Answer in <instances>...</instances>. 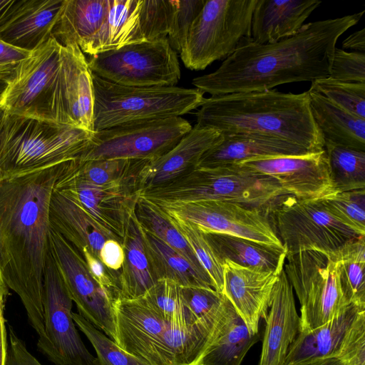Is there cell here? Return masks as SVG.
Listing matches in <instances>:
<instances>
[{
	"label": "cell",
	"instance_id": "cell-1",
	"mask_svg": "<svg viewBox=\"0 0 365 365\" xmlns=\"http://www.w3.org/2000/svg\"><path fill=\"white\" fill-rule=\"evenodd\" d=\"M364 14L309 22L294 36L274 43L246 41L216 71L193 78L192 84L203 93L220 96L329 77L339 38Z\"/></svg>",
	"mask_w": 365,
	"mask_h": 365
},
{
	"label": "cell",
	"instance_id": "cell-2",
	"mask_svg": "<svg viewBox=\"0 0 365 365\" xmlns=\"http://www.w3.org/2000/svg\"><path fill=\"white\" fill-rule=\"evenodd\" d=\"M66 163V162H65ZM63 163L0 182V263L38 336L44 331L43 273L51 246L49 205Z\"/></svg>",
	"mask_w": 365,
	"mask_h": 365
},
{
	"label": "cell",
	"instance_id": "cell-3",
	"mask_svg": "<svg viewBox=\"0 0 365 365\" xmlns=\"http://www.w3.org/2000/svg\"><path fill=\"white\" fill-rule=\"evenodd\" d=\"M196 113L197 128L220 134L256 133L282 138L312 153L324 150L312 118L308 91L265 90L211 96Z\"/></svg>",
	"mask_w": 365,
	"mask_h": 365
},
{
	"label": "cell",
	"instance_id": "cell-4",
	"mask_svg": "<svg viewBox=\"0 0 365 365\" xmlns=\"http://www.w3.org/2000/svg\"><path fill=\"white\" fill-rule=\"evenodd\" d=\"M113 308L114 341L148 365H200L216 327L168 322L139 299H117Z\"/></svg>",
	"mask_w": 365,
	"mask_h": 365
},
{
	"label": "cell",
	"instance_id": "cell-5",
	"mask_svg": "<svg viewBox=\"0 0 365 365\" xmlns=\"http://www.w3.org/2000/svg\"><path fill=\"white\" fill-rule=\"evenodd\" d=\"M92 134L53 121L4 112L0 125L2 179L79 159Z\"/></svg>",
	"mask_w": 365,
	"mask_h": 365
},
{
	"label": "cell",
	"instance_id": "cell-6",
	"mask_svg": "<svg viewBox=\"0 0 365 365\" xmlns=\"http://www.w3.org/2000/svg\"><path fill=\"white\" fill-rule=\"evenodd\" d=\"M287 195L270 176L236 164L197 167L169 183L140 194L157 203L230 201L269 215Z\"/></svg>",
	"mask_w": 365,
	"mask_h": 365
},
{
	"label": "cell",
	"instance_id": "cell-7",
	"mask_svg": "<svg viewBox=\"0 0 365 365\" xmlns=\"http://www.w3.org/2000/svg\"><path fill=\"white\" fill-rule=\"evenodd\" d=\"M92 79L93 132L134 121L180 117L205 99L197 88L125 86L93 73Z\"/></svg>",
	"mask_w": 365,
	"mask_h": 365
},
{
	"label": "cell",
	"instance_id": "cell-8",
	"mask_svg": "<svg viewBox=\"0 0 365 365\" xmlns=\"http://www.w3.org/2000/svg\"><path fill=\"white\" fill-rule=\"evenodd\" d=\"M257 0H206L194 21L181 49L184 65L204 70L227 58L243 42L250 40Z\"/></svg>",
	"mask_w": 365,
	"mask_h": 365
},
{
	"label": "cell",
	"instance_id": "cell-9",
	"mask_svg": "<svg viewBox=\"0 0 365 365\" xmlns=\"http://www.w3.org/2000/svg\"><path fill=\"white\" fill-rule=\"evenodd\" d=\"M284 270L300 304L299 331L318 328L342 314V294L335 253L301 251L287 255Z\"/></svg>",
	"mask_w": 365,
	"mask_h": 365
},
{
	"label": "cell",
	"instance_id": "cell-10",
	"mask_svg": "<svg viewBox=\"0 0 365 365\" xmlns=\"http://www.w3.org/2000/svg\"><path fill=\"white\" fill-rule=\"evenodd\" d=\"M88 63L100 78L130 87L175 86L181 74L177 53L168 37L89 56Z\"/></svg>",
	"mask_w": 365,
	"mask_h": 365
},
{
	"label": "cell",
	"instance_id": "cell-11",
	"mask_svg": "<svg viewBox=\"0 0 365 365\" xmlns=\"http://www.w3.org/2000/svg\"><path fill=\"white\" fill-rule=\"evenodd\" d=\"M269 217L287 255L301 251L335 253L361 236L331 216L319 199L287 195Z\"/></svg>",
	"mask_w": 365,
	"mask_h": 365
},
{
	"label": "cell",
	"instance_id": "cell-12",
	"mask_svg": "<svg viewBox=\"0 0 365 365\" xmlns=\"http://www.w3.org/2000/svg\"><path fill=\"white\" fill-rule=\"evenodd\" d=\"M191 129L180 116L118 125L93 132L79 160H152L172 149Z\"/></svg>",
	"mask_w": 365,
	"mask_h": 365
},
{
	"label": "cell",
	"instance_id": "cell-13",
	"mask_svg": "<svg viewBox=\"0 0 365 365\" xmlns=\"http://www.w3.org/2000/svg\"><path fill=\"white\" fill-rule=\"evenodd\" d=\"M73 301L51 250L46 256L43 273L44 331L37 348L56 365H95L72 317Z\"/></svg>",
	"mask_w": 365,
	"mask_h": 365
},
{
	"label": "cell",
	"instance_id": "cell-14",
	"mask_svg": "<svg viewBox=\"0 0 365 365\" xmlns=\"http://www.w3.org/2000/svg\"><path fill=\"white\" fill-rule=\"evenodd\" d=\"M61 47L50 37L21 63L0 96L4 113L52 121L51 98Z\"/></svg>",
	"mask_w": 365,
	"mask_h": 365
},
{
	"label": "cell",
	"instance_id": "cell-15",
	"mask_svg": "<svg viewBox=\"0 0 365 365\" xmlns=\"http://www.w3.org/2000/svg\"><path fill=\"white\" fill-rule=\"evenodd\" d=\"M155 203L168 215L187 220L202 232L230 235L283 247L269 215L259 210L224 200Z\"/></svg>",
	"mask_w": 365,
	"mask_h": 365
},
{
	"label": "cell",
	"instance_id": "cell-16",
	"mask_svg": "<svg viewBox=\"0 0 365 365\" xmlns=\"http://www.w3.org/2000/svg\"><path fill=\"white\" fill-rule=\"evenodd\" d=\"M66 163L53 190L78 203L123 244L140 195L138 182L96 185L67 173Z\"/></svg>",
	"mask_w": 365,
	"mask_h": 365
},
{
	"label": "cell",
	"instance_id": "cell-17",
	"mask_svg": "<svg viewBox=\"0 0 365 365\" xmlns=\"http://www.w3.org/2000/svg\"><path fill=\"white\" fill-rule=\"evenodd\" d=\"M50 240L53 255L78 314L114 341L113 300L91 276L82 255L51 227Z\"/></svg>",
	"mask_w": 365,
	"mask_h": 365
},
{
	"label": "cell",
	"instance_id": "cell-18",
	"mask_svg": "<svg viewBox=\"0 0 365 365\" xmlns=\"http://www.w3.org/2000/svg\"><path fill=\"white\" fill-rule=\"evenodd\" d=\"M93 106L88 59L76 43L61 45L51 98L52 121L93 133Z\"/></svg>",
	"mask_w": 365,
	"mask_h": 365
},
{
	"label": "cell",
	"instance_id": "cell-19",
	"mask_svg": "<svg viewBox=\"0 0 365 365\" xmlns=\"http://www.w3.org/2000/svg\"><path fill=\"white\" fill-rule=\"evenodd\" d=\"M236 165L270 176L287 195L299 199H320L334 192L324 149L300 155L255 158Z\"/></svg>",
	"mask_w": 365,
	"mask_h": 365
},
{
	"label": "cell",
	"instance_id": "cell-20",
	"mask_svg": "<svg viewBox=\"0 0 365 365\" xmlns=\"http://www.w3.org/2000/svg\"><path fill=\"white\" fill-rule=\"evenodd\" d=\"M279 274L255 271L229 260L223 262L222 293L252 334L259 333V320L268 314Z\"/></svg>",
	"mask_w": 365,
	"mask_h": 365
},
{
	"label": "cell",
	"instance_id": "cell-21",
	"mask_svg": "<svg viewBox=\"0 0 365 365\" xmlns=\"http://www.w3.org/2000/svg\"><path fill=\"white\" fill-rule=\"evenodd\" d=\"M221 138L222 135L214 129L192 128L172 149L145 163L138 179L140 194L169 183L197 168L202 156Z\"/></svg>",
	"mask_w": 365,
	"mask_h": 365
},
{
	"label": "cell",
	"instance_id": "cell-22",
	"mask_svg": "<svg viewBox=\"0 0 365 365\" xmlns=\"http://www.w3.org/2000/svg\"><path fill=\"white\" fill-rule=\"evenodd\" d=\"M266 322L258 365H284L290 345L299 332L293 289L284 269L278 275Z\"/></svg>",
	"mask_w": 365,
	"mask_h": 365
},
{
	"label": "cell",
	"instance_id": "cell-23",
	"mask_svg": "<svg viewBox=\"0 0 365 365\" xmlns=\"http://www.w3.org/2000/svg\"><path fill=\"white\" fill-rule=\"evenodd\" d=\"M221 140L201 158L197 167L214 168L262 158L300 155L312 152L286 140L256 133L221 134Z\"/></svg>",
	"mask_w": 365,
	"mask_h": 365
},
{
	"label": "cell",
	"instance_id": "cell-24",
	"mask_svg": "<svg viewBox=\"0 0 365 365\" xmlns=\"http://www.w3.org/2000/svg\"><path fill=\"white\" fill-rule=\"evenodd\" d=\"M63 2L64 0H21L0 28V40L32 52L51 37Z\"/></svg>",
	"mask_w": 365,
	"mask_h": 365
},
{
	"label": "cell",
	"instance_id": "cell-25",
	"mask_svg": "<svg viewBox=\"0 0 365 365\" xmlns=\"http://www.w3.org/2000/svg\"><path fill=\"white\" fill-rule=\"evenodd\" d=\"M321 4L318 0H257L251 22V41L274 43L294 36Z\"/></svg>",
	"mask_w": 365,
	"mask_h": 365
},
{
	"label": "cell",
	"instance_id": "cell-26",
	"mask_svg": "<svg viewBox=\"0 0 365 365\" xmlns=\"http://www.w3.org/2000/svg\"><path fill=\"white\" fill-rule=\"evenodd\" d=\"M49 222L51 227L80 253L86 248L99 259L100 251L106 240L118 241L78 203L54 190L49 205Z\"/></svg>",
	"mask_w": 365,
	"mask_h": 365
},
{
	"label": "cell",
	"instance_id": "cell-27",
	"mask_svg": "<svg viewBox=\"0 0 365 365\" xmlns=\"http://www.w3.org/2000/svg\"><path fill=\"white\" fill-rule=\"evenodd\" d=\"M310 110L325 145L365 151V119L331 103L322 95L308 90Z\"/></svg>",
	"mask_w": 365,
	"mask_h": 365
},
{
	"label": "cell",
	"instance_id": "cell-28",
	"mask_svg": "<svg viewBox=\"0 0 365 365\" xmlns=\"http://www.w3.org/2000/svg\"><path fill=\"white\" fill-rule=\"evenodd\" d=\"M259 340L226 298L212 340L200 365H240L248 350Z\"/></svg>",
	"mask_w": 365,
	"mask_h": 365
},
{
	"label": "cell",
	"instance_id": "cell-29",
	"mask_svg": "<svg viewBox=\"0 0 365 365\" xmlns=\"http://www.w3.org/2000/svg\"><path fill=\"white\" fill-rule=\"evenodd\" d=\"M223 264L225 260L264 272L279 274L286 260L287 250L230 235L203 232Z\"/></svg>",
	"mask_w": 365,
	"mask_h": 365
},
{
	"label": "cell",
	"instance_id": "cell-30",
	"mask_svg": "<svg viewBox=\"0 0 365 365\" xmlns=\"http://www.w3.org/2000/svg\"><path fill=\"white\" fill-rule=\"evenodd\" d=\"M350 304L339 317L307 331H299L290 345L284 365L297 361L337 357L345 335L361 311Z\"/></svg>",
	"mask_w": 365,
	"mask_h": 365
},
{
	"label": "cell",
	"instance_id": "cell-31",
	"mask_svg": "<svg viewBox=\"0 0 365 365\" xmlns=\"http://www.w3.org/2000/svg\"><path fill=\"white\" fill-rule=\"evenodd\" d=\"M140 4L141 0H109L102 26L80 48L82 52L93 56L143 41L139 31Z\"/></svg>",
	"mask_w": 365,
	"mask_h": 365
},
{
	"label": "cell",
	"instance_id": "cell-32",
	"mask_svg": "<svg viewBox=\"0 0 365 365\" xmlns=\"http://www.w3.org/2000/svg\"><path fill=\"white\" fill-rule=\"evenodd\" d=\"M108 8L109 0H64L51 37L62 46L82 47L101 29Z\"/></svg>",
	"mask_w": 365,
	"mask_h": 365
},
{
	"label": "cell",
	"instance_id": "cell-33",
	"mask_svg": "<svg viewBox=\"0 0 365 365\" xmlns=\"http://www.w3.org/2000/svg\"><path fill=\"white\" fill-rule=\"evenodd\" d=\"M124 261L119 274L118 299L141 297L156 282L146 255L141 227L131 218L123 242Z\"/></svg>",
	"mask_w": 365,
	"mask_h": 365
},
{
	"label": "cell",
	"instance_id": "cell-34",
	"mask_svg": "<svg viewBox=\"0 0 365 365\" xmlns=\"http://www.w3.org/2000/svg\"><path fill=\"white\" fill-rule=\"evenodd\" d=\"M142 234L146 255L155 281L167 279L180 287L215 289L213 282L207 274L197 271L182 255L156 237L143 229Z\"/></svg>",
	"mask_w": 365,
	"mask_h": 365
},
{
	"label": "cell",
	"instance_id": "cell-35",
	"mask_svg": "<svg viewBox=\"0 0 365 365\" xmlns=\"http://www.w3.org/2000/svg\"><path fill=\"white\" fill-rule=\"evenodd\" d=\"M148 161L135 159H76L66 163L65 170L73 177L96 185L138 182L139 173Z\"/></svg>",
	"mask_w": 365,
	"mask_h": 365
},
{
	"label": "cell",
	"instance_id": "cell-36",
	"mask_svg": "<svg viewBox=\"0 0 365 365\" xmlns=\"http://www.w3.org/2000/svg\"><path fill=\"white\" fill-rule=\"evenodd\" d=\"M135 215L143 230L182 255L197 271L208 275L183 236L156 203L140 196Z\"/></svg>",
	"mask_w": 365,
	"mask_h": 365
},
{
	"label": "cell",
	"instance_id": "cell-37",
	"mask_svg": "<svg viewBox=\"0 0 365 365\" xmlns=\"http://www.w3.org/2000/svg\"><path fill=\"white\" fill-rule=\"evenodd\" d=\"M365 236L344 245L336 256L340 288L347 304L365 308Z\"/></svg>",
	"mask_w": 365,
	"mask_h": 365
},
{
	"label": "cell",
	"instance_id": "cell-38",
	"mask_svg": "<svg viewBox=\"0 0 365 365\" xmlns=\"http://www.w3.org/2000/svg\"><path fill=\"white\" fill-rule=\"evenodd\" d=\"M138 299L168 322L185 327L200 324L215 327L200 321L193 314L185 304L181 287L171 280L156 281L144 295Z\"/></svg>",
	"mask_w": 365,
	"mask_h": 365
},
{
	"label": "cell",
	"instance_id": "cell-39",
	"mask_svg": "<svg viewBox=\"0 0 365 365\" xmlns=\"http://www.w3.org/2000/svg\"><path fill=\"white\" fill-rule=\"evenodd\" d=\"M334 192L365 189V151L325 145Z\"/></svg>",
	"mask_w": 365,
	"mask_h": 365
},
{
	"label": "cell",
	"instance_id": "cell-40",
	"mask_svg": "<svg viewBox=\"0 0 365 365\" xmlns=\"http://www.w3.org/2000/svg\"><path fill=\"white\" fill-rule=\"evenodd\" d=\"M165 214L192 250L200 263L212 279L215 289L222 292L223 264L207 240L205 233L196 225L187 220L169 215L165 212Z\"/></svg>",
	"mask_w": 365,
	"mask_h": 365
},
{
	"label": "cell",
	"instance_id": "cell-41",
	"mask_svg": "<svg viewBox=\"0 0 365 365\" xmlns=\"http://www.w3.org/2000/svg\"><path fill=\"white\" fill-rule=\"evenodd\" d=\"M319 200L335 219L365 236V189L334 192Z\"/></svg>",
	"mask_w": 365,
	"mask_h": 365
},
{
	"label": "cell",
	"instance_id": "cell-42",
	"mask_svg": "<svg viewBox=\"0 0 365 365\" xmlns=\"http://www.w3.org/2000/svg\"><path fill=\"white\" fill-rule=\"evenodd\" d=\"M72 317L96 351L95 365H148L120 347L78 313L73 312Z\"/></svg>",
	"mask_w": 365,
	"mask_h": 365
},
{
	"label": "cell",
	"instance_id": "cell-43",
	"mask_svg": "<svg viewBox=\"0 0 365 365\" xmlns=\"http://www.w3.org/2000/svg\"><path fill=\"white\" fill-rule=\"evenodd\" d=\"M309 89L365 119V83L341 81L329 76L312 81Z\"/></svg>",
	"mask_w": 365,
	"mask_h": 365
},
{
	"label": "cell",
	"instance_id": "cell-44",
	"mask_svg": "<svg viewBox=\"0 0 365 365\" xmlns=\"http://www.w3.org/2000/svg\"><path fill=\"white\" fill-rule=\"evenodd\" d=\"M173 11V0H141L139 31L142 41L167 38Z\"/></svg>",
	"mask_w": 365,
	"mask_h": 365
},
{
	"label": "cell",
	"instance_id": "cell-45",
	"mask_svg": "<svg viewBox=\"0 0 365 365\" xmlns=\"http://www.w3.org/2000/svg\"><path fill=\"white\" fill-rule=\"evenodd\" d=\"M187 307L201 322L215 327L222 312L227 297L212 288L181 287Z\"/></svg>",
	"mask_w": 365,
	"mask_h": 365
},
{
	"label": "cell",
	"instance_id": "cell-46",
	"mask_svg": "<svg viewBox=\"0 0 365 365\" xmlns=\"http://www.w3.org/2000/svg\"><path fill=\"white\" fill-rule=\"evenodd\" d=\"M206 0H173L174 11L168 35L171 47L180 52L188 32Z\"/></svg>",
	"mask_w": 365,
	"mask_h": 365
},
{
	"label": "cell",
	"instance_id": "cell-47",
	"mask_svg": "<svg viewBox=\"0 0 365 365\" xmlns=\"http://www.w3.org/2000/svg\"><path fill=\"white\" fill-rule=\"evenodd\" d=\"M329 77L341 81L365 83V53L335 48Z\"/></svg>",
	"mask_w": 365,
	"mask_h": 365
},
{
	"label": "cell",
	"instance_id": "cell-48",
	"mask_svg": "<svg viewBox=\"0 0 365 365\" xmlns=\"http://www.w3.org/2000/svg\"><path fill=\"white\" fill-rule=\"evenodd\" d=\"M346 365H365V310L347 331L337 356Z\"/></svg>",
	"mask_w": 365,
	"mask_h": 365
},
{
	"label": "cell",
	"instance_id": "cell-49",
	"mask_svg": "<svg viewBox=\"0 0 365 365\" xmlns=\"http://www.w3.org/2000/svg\"><path fill=\"white\" fill-rule=\"evenodd\" d=\"M91 276L108 294L113 302L119 298V274L108 269L88 249L81 252Z\"/></svg>",
	"mask_w": 365,
	"mask_h": 365
},
{
	"label": "cell",
	"instance_id": "cell-50",
	"mask_svg": "<svg viewBox=\"0 0 365 365\" xmlns=\"http://www.w3.org/2000/svg\"><path fill=\"white\" fill-rule=\"evenodd\" d=\"M31 52L0 40V82L8 84L15 77L21 63Z\"/></svg>",
	"mask_w": 365,
	"mask_h": 365
},
{
	"label": "cell",
	"instance_id": "cell-51",
	"mask_svg": "<svg viewBox=\"0 0 365 365\" xmlns=\"http://www.w3.org/2000/svg\"><path fill=\"white\" fill-rule=\"evenodd\" d=\"M4 365H43L27 349L25 342L9 326L8 346Z\"/></svg>",
	"mask_w": 365,
	"mask_h": 365
},
{
	"label": "cell",
	"instance_id": "cell-52",
	"mask_svg": "<svg viewBox=\"0 0 365 365\" xmlns=\"http://www.w3.org/2000/svg\"><path fill=\"white\" fill-rule=\"evenodd\" d=\"M124 257L122 244L114 239L106 240L100 251V260L108 269L116 272H120Z\"/></svg>",
	"mask_w": 365,
	"mask_h": 365
},
{
	"label": "cell",
	"instance_id": "cell-53",
	"mask_svg": "<svg viewBox=\"0 0 365 365\" xmlns=\"http://www.w3.org/2000/svg\"><path fill=\"white\" fill-rule=\"evenodd\" d=\"M8 296L2 295L0 298V365L5 364L8 346V331L6 328L4 317L5 304Z\"/></svg>",
	"mask_w": 365,
	"mask_h": 365
},
{
	"label": "cell",
	"instance_id": "cell-54",
	"mask_svg": "<svg viewBox=\"0 0 365 365\" xmlns=\"http://www.w3.org/2000/svg\"><path fill=\"white\" fill-rule=\"evenodd\" d=\"M342 48L356 52L365 51V28L356 31L346 38L342 42Z\"/></svg>",
	"mask_w": 365,
	"mask_h": 365
},
{
	"label": "cell",
	"instance_id": "cell-55",
	"mask_svg": "<svg viewBox=\"0 0 365 365\" xmlns=\"http://www.w3.org/2000/svg\"><path fill=\"white\" fill-rule=\"evenodd\" d=\"M21 0L0 1V28L8 21Z\"/></svg>",
	"mask_w": 365,
	"mask_h": 365
},
{
	"label": "cell",
	"instance_id": "cell-56",
	"mask_svg": "<svg viewBox=\"0 0 365 365\" xmlns=\"http://www.w3.org/2000/svg\"><path fill=\"white\" fill-rule=\"evenodd\" d=\"M286 365H346V364L338 357H329L304 360Z\"/></svg>",
	"mask_w": 365,
	"mask_h": 365
},
{
	"label": "cell",
	"instance_id": "cell-57",
	"mask_svg": "<svg viewBox=\"0 0 365 365\" xmlns=\"http://www.w3.org/2000/svg\"><path fill=\"white\" fill-rule=\"evenodd\" d=\"M0 293L9 295V287L6 284L0 263Z\"/></svg>",
	"mask_w": 365,
	"mask_h": 365
},
{
	"label": "cell",
	"instance_id": "cell-58",
	"mask_svg": "<svg viewBox=\"0 0 365 365\" xmlns=\"http://www.w3.org/2000/svg\"><path fill=\"white\" fill-rule=\"evenodd\" d=\"M3 115H4V111L0 108V125H1ZM1 180H2V175H1V169H0V182Z\"/></svg>",
	"mask_w": 365,
	"mask_h": 365
},
{
	"label": "cell",
	"instance_id": "cell-59",
	"mask_svg": "<svg viewBox=\"0 0 365 365\" xmlns=\"http://www.w3.org/2000/svg\"><path fill=\"white\" fill-rule=\"evenodd\" d=\"M6 86V83L0 82V96L2 94L3 91H4Z\"/></svg>",
	"mask_w": 365,
	"mask_h": 365
},
{
	"label": "cell",
	"instance_id": "cell-60",
	"mask_svg": "<svg viewBox=\"0 0 365 365\" xmlns=\"http://www.w3.org/2000/svg\"><path fill=\"white\" fill-rule=\"evenodd\" d=\"M2 295H6V296H9V295H7V294L0 293V298H1V297Z\"/></svg>",
	"mask_w": 365,
	"mask_h": 365
}]
</instances>
